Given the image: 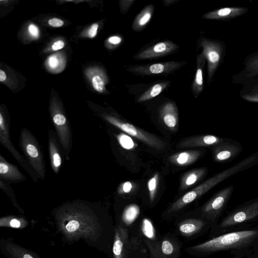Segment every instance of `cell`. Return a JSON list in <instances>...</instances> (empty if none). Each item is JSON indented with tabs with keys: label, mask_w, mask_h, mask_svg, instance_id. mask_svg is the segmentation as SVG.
Segmentation results:
<instances>
[{
	"label": "cell",
	"mask_w": 258,
	"mask_h": 258,
	"mask_svg": "<svg viewBox=\"0 0 258 258\" xmlns=\"http://www.w3.org/2000/svg\"><path fill=\"white\" fill-rule=\"evenodd\" d=\"M54 217L57 229L69 241L82 239L97 246L104 228L94 203L82 200L68 202L58 207Z\"/></svg>",
	"instance_id": "obj_1"
},
{
	"label": "cell",
	"mask_w": 258,
	"mask_h": 258,
	"mask_svg": "<svg viewBox=\"0 0 258 258\" xmlns=\"http://www.w3.org/2000/svg\"><path fill=\"white\" fill-rule=\"evenodd\" d=\"M251 160L246 157L234 165L213 175L179 198L170 207L168 213L176 212L208 192L227 178L251 168Z\"/></svg>",
	"instance_id": "obj_2"
},
{
	"label": "cell",
	"mask_w": 258,
	"mask_h": 258,
	"mask_svg": "<svg viewBox=\"0 0 258 258\" xmlns=\"http://www.w3.org/2000/svg\"><path fill=\"white\" fill-rule=\"evenodd\" d=\"M258 235L257 230H244L227 233L191 247L201 252H211L246 246Z\"/></svg>",
	"instance_id": "obj_3"
},
{
	"label": "cell",
	"mask_w": 258,
	"mask_h": 258,
	"mask_svg": "<svg viewBox=\"0 0 258 258\" xmlns=\"http://www.w3.org/2000/svg\"><path fill=\"white\" fill-rule=\"evenodd\" d=\"M21 148L29 163L41 179L46 175L43 155L35 137L26 128L22 129L19 139Z\"/></svg>",
	"instance_id": "obj_4"
},
{
	"label": "cell",
	"mask_w": 258,
	"mask_h": 258,
	"mask_svg": "<svg viewBox=\"0 0 258 258\" xmlns=\"http://www.w3.org/2000/svg\"><path fill=\"white\" fill-rule=\"evenodd\" d=\"M103 117L109 123L120 129L126 134L137 138L148 146L158 151L164 149L166 146L165 143L157 136L147 132L130 123L108 114H104Z\"/></svg>",
	"instance_id": "obj_5"
},
{
	"label": "cell",
	"mask_w": 258,
	"mask_h": 258,
	"mask_svg": "<svg viewBox=\"0 0 258 258\" xmlns=\"http://www.w3.org/2000/svg\"><path fill=\"white\" fill-rule=\"evenodd\" d=\"M200 45L207 62L208 81L209 83L212 81L222 62L225 52V45L218 40L203 38L200 40Z\"/></svg>",
	"instance_id": "obj_6"
},
{
	"label": "cell",
	"mask_w": 258,
	"mask_h": 258,
	"mask_svg": "<svg viewBox=\"0 0 258 258\" xmlns=\"http://www.w3.org/2000/svg\"><path fill=\"white\" fill-rule=\"evenodd\" d=\"M186 63L183 61H168L131 66L127 70L140 76L166 75L178 70Z\"/></svg>",
	"instance_id": "obj_7"
},
{
	"label": "cell",
	"mask_w": 258,
	"mask_h": 258,
	"mask_svg": "<svg viewBox=\"0 0 258 258\" xmlns=\"http://www.w3.org/2000/svg\"><path fill=\"white\" fill-rule=\"evenodd\" d=\"M233 189L234 186L231 185L217 192L203 207L204 216L210 219L215 218L225 208Z\"/></svg>",
	"instance_id": "obj_8"
},
{
	"label": "cell",
	"mask_w": 258,
	"mask_h": 258,
	"mask_svg": "<svg viewBox=\"0 0 258 258\" xmlns=\"http://www.w3.org/2000/svg\"><path fill=\"white\" fill-rule=\"evenodd\" d=\"M258 217V198L249 202L225 218L221 227H230Z\"/></svg>",
	"instance_id": "obj_9"
},
{
	"label": "cell",
	"mask_w": 258,
	"mask_h": 258,
	"mask_svg": "<svg viewBox=\"0 0 258 258\" xmlns=\"http://www.w3.org/2000/svg\"><path fill=\"white\" fill-rule=\"evenodd\" d=\"M150 258H177L179 254V247L175 242L169 238L152 242L145 240Z\"/></svg>",
	"instance_id": "obj_10"
},
{
	"label": "cell",
	"mask_w": 258,
	"mask_h": 258,
	"mask_svg": "<svg viewBox=\"0 0 258 258\" xmlns=\"http://www.w3.org/2000/svg\"><path fill=\"white\" fill-rule=\"evenodd\" d=\"M178 49V46L170 40L159 42L138 52L134 58L136 60H144L165 56L174 52Z\"/></svg>",
	"instance_id": "obj_11"
},
{
	"label": "cell",
	"mask_w": 258,
	"mask_h": 258,
	"mask_svg": "<svg viewBox=\"0 0 258 258\" xmlns=\"http://www.w3.org/2000/svg\"><path fill=\"white\" fill-rule=\"evenodd\" d=\"M212 147L213 159L219 163L232 160L242 151V147L238 143L228 139Z\"/></svg>",
	"instance_id": "obj_12"
},
{
	"label": "cell",
	"mask_w": 258,
	"mask_h": 258,
	"mask_svg": "<svg viewBox=\"0 0 258 258\" xmlns=\"http://www.w3.org/2000/svg\"><path fill=\"white\" fill-rule=\"evenodd\" d=\"M0 142L19 164L26 169V162L24 161L21 155L15 149L11 141L9 125L2 112H0Z\"/></svg>",
	"instance_id": "obj_13"
},
{
	"label": "cell",
	"mask_w": 258,
	"mask_h": 258,
	"mask_svg": "<svg viewBox=\"0 0 258 258\" xmlns=\"http://www.w3.org/2000/svg\"><path fill=\"white\" fill-rule=\"evenodd\" d=\"M226 139L212 135L194 136L182 140L178 146L179 148L213 147Z\"/></svg>",
	"instance_id": "obj_14"
},
{
	"label": "cell",
	"mask_w": 258,
	"mask_h": 258,
	"mask_svg": "<svg viewBox=\"0 0 258 258\" xmlns=\"http://www.w3.org/2000/svg\"><path fill=\"white\" fill-rule=\"evenodd\" d=\"M244 7H225L209 12L202 16V18L208 20L227 21L238 17L247 12Z\"/></svg>",
	"instance_id": "obj_15"
},
{
	"label": "cell",
	"mask_w": 258,
	"mask_h": 258,
	"mask_svg": "<svg viewBox=\"0 0 258 258\" xmlns=\"http://www.w3.org/2000/svg\"><path fill=\"white\" fill-rule=\"evenodd\" d=\"M127 230L121 225L115 230L114 239L112 247L114 258H125L128 244Z\"/></svg>",
	"instance_id": "obj_16"
},
{
	"label": "cell",
	"mask_w": 258,
	"mask_h": 258,
	"mask_svg": "<svg viewBox=\"0 0 258 258\" xmlns=\"http://www.w3.org/2000/svg\"><path fill=\"white\" fill-rule=\"evenodd\" d=\"M244 65L243 70L234 77V81L239 83L258 77V52L248 56L244 60Z\"/></svg>",
	"instance_id": "obj_17"
},
{
	"label": "cell",
	"mask_w": 258,
	"mask_h": 258,
	"mask_svg": "<svg viewBox=\"0 0 258 258\" xmlns=\"http://www.w3.org/2000/svg\"><path fill=\"white\" fill-rule=\"evenodd\" d=\"M1 247L4 254L9 258H39L32 252L11 241H1Z\"/></svg>",
	"instance_id": "obj_18"
},
{
	"label": "cell",
	"mask_w": 258,
	"mask_h": 258,
	"mask_svg": "<svg viewBox=\"0 0 258 258\" xmlns=\"http://www.w3.org/2000/svg\"><path fill=\"white\" fill-rule=\"evenodd\" d=\"M0 178L1 180L20 181L25 180L26 177L17 166L7 162L1 154Z\"/></svg>",
	"instance_id": "obj_19"
},
{
	"label": "cell",
	"mask_w": 258,
	"mask_h": 258,
	"mask_svg": "<svg viewBox=\"0 0 258 258\" xmlns=\"http://www.w3.org/2000/svg\"><path fill=\"white\" fill-rule=\"evenodd\" d=\"M160 116L165 125L171 130H175L178 123L177 108L172 102L165 103L161 107Z\"/></svg>",
	"instance_id": "obj_20"
},
{
	"label": "cell",
	"mask_w": 258,
	"mask_h": 258,
	"mask_svg": "<svg viewBox=\"0 0 258 258\" xmlns=\"http://www.w3.org/2000/svg\"><path fill=\"white\" fill-rule=\"evenodd\" d=\"M206 63V59L203 53L201 52L198 54L196 59V71L194 81L191 85V90L196 97H197L203 90V74Z\"/></svg>",
	"instance_id": "obj_21"
},
{
	"label": "cell",
	"mask_w": 258,
	"mask_h": 258,
	"mask_svg": "<svg viewBox=\"0 0 258 258\" xmlns=\"http://www.w3.org/2000/svg\"><path fill=\"white\" fill-rule=\"evenodd\" d=\"M201 154L202 152L199 150L185 151L171 155L168 160L175 165L185 166L195 162Z\"/></svg>",
	"instance_id": "obj_22"
},
{
	"label": "cell",
	"mask_w": 258,
	"mask_h": 258,
	"mask_svg": "<svg viewBox=\"0 0 258 258\" xmlns=\"http://www.w3.org/2000/svg\"><path fill=\"white\" fill-rule=\"evenodd\" d=\"M242 84L241 98L248 102L258 103V77L247 80Z\"/></svg>",
	"instance_id": "obj_23"
},
{
	"label": "cell",
	"mask_w": 258,
	"mask_h": 258,
	"mask_svg": "<svg viewBox=\"0 0 258 258\" xmlns=\"http://www.w3.org/2000/svg\"><path fill=\"white\" fill-rule=\"evenodd\" d=\"M154 11V7L149 4L145 7L134 19L132 29L137 32L143 30L150 21Z\"/></svg>",
	"instance_id": "obj_24"
},
{
	"label": "cell",
	"mask_w": 258,
	"mask_h": 258,
	"mask_svg": "<svg viewBox=\"0 0 258 258\" xmlns=\"http://www.w3.org/2000/svg\"><path fill=\"white\" fill-rule=\"evenodd\" d=\"M48 143L51 167L55 173L57 174L61 165L62 159L56 140L51 132L49 134Z\"/></svg>",
	"instance_id": "obj_25"
},
{
	"label": "cell",
	"mask_w": 258,
	"mask_h": 258,
	"mask_svg": "<svg viewBox=\"0 0 258 258\" xmlns=\"http://www.w3.org/2000/svg\"><path fill=\"white\" fill-rule=\"evenodd\" d=\"M206 168H199L185 173L181 178L180 189L185 190L200 180L206 174Z\"/></svg>",
	"instance_id": "obj_26"
},
{
	"label": "cell",
	"mask_w": 258,
	"mask_h": 258,
	"mask_svg": "<svg viewBox=\"0 0 258 258\" xmlns=\"http://www.w3.org/2000/svg\"><path fill=\"white\" fill-rule=\"evenodd\" d=\"M205 225L200 219H188L182 221L178 226L179 231L184 235L190 236L199 231Z\"/></svg>",
	"instance_id": "obj_27"
},
{
	"label": "cell",
	"mask_w": 258,
	"mask_h": 258,
	"mask_svg": "<svg viewBox=\"0 0 258 258\" xmlns=\"http://www.w3.org/2000/svg\"><path fill=\"white\" fill-rule=\"evenodd\" d=\"M169 84V82L167 81L154 84L138 98V102H144L157 96L167 88Z\"/></svg>",
	"instance_id": "obj_28"
},
{
	"label": "cell",
	"mask_w": 258,
	"mask_h": 258,
	"mask_svg": "<svg viewBox=\"0 0 258 258\" xmlns=\"http://www.w3.org/2000/svg\"><path fill=\"white\" fill-rule=\"evenodd\" d=\"M140 212L139 207L135 204H130L124 209L122 214V220L123 223L130 225L138 217Z\"/></svg>",
	"instance_id": "obj_29"
},
{
	"label": "cell",
	"mask_w": 258,
	"mask_h": 258,
	"mask_svg": "<svg viewBox=\"0 0 258 258\" xmlns=\"http://www.w3.org/2000/svg\"><path fill=\"white\" fill-rule=\"evenodd\" d=\"M26 224V222L23 218L13 217H3L0 220L1 226H9L15 228L24 227Z\"/></svg>",
	"instance_id": "obj_30"
},
{
	"label": "cell",
	"mask_w": 258,
	"mask_h": 258,
	"mask_svg": "<svg viewBox=\"0 0 258 258\" xmlns=\"http://www.w3.org/2000/svg\"><path fill=\"white\" fill-rule=\"evenodd\" d=\"M141 230L143 234L148 238L154 240L156 238L155 229L152 222L148 218L143 219Z\"/></svg>",
	"instance_id": "obj_31"
},
{
	"label": "cell",
	"mask_w": 258,
	"mask_h": 258,
	"mask_svg": "<svg viewBox=\"0 0 258 258\" xmlns=\"http://www.w3.org/2000/svg\"><path fill=\"white\" fill-rule=\"evenodd\" d=\"M119 145L124 149L132 150L136 148L137 145L127 134L120 133L116 136Z\"/></svg>",
	"instance_id": "obj_32"
},
{
	"label": "cell",
	"mask_w": 258,
	"mask_h": 258,
	"mask_svg": "<svg viewBox=\"0 0 258 258\" xmlns=\"http://www.w3.org/2000/svg\"><path fill=\"white\" fill-rule=\"evenodd\" d=\"M159 174L158 173H155L149 179L147 182L149 199L151 202H152L154 200L156 195L159 182Z\"/></svg>",
	"instance_id": "obj_33"
},
{
	"label": "cell",
	"mask_w": 258,
	"mask_h": 258,
	"mask_svg": "<svg viewBox=\"0 0 258 258\" xmlns=\"http://www.w3.org/2000/svg\"><path fill=\"white\" fill-rule=\"evenodd\" d=\"M92 84L96 91L102 92L104 89L105 81L101 76L95 75L92 79Z\"/></svg>",
	"instance_id": "obj_34"
},
{
	"label": "cell",
	"mask_w": 258,
	"mask_h": 258,
	"mask_svg": "<svg viewBox=\"0 0 258 258\" xmlns=\"http://www.w3.org/2000/svg\"><path fill=\"white\" fill-rule=\"evenodd\" d=\"M133 188V183L131 181H125L119 186L118 192L119 194H125L130 192Z\"/></svg>",
	"instance_id": "obj_35"
},
{
	"label": "cell",
	"mask_w": 258,
	"mask_h": 258,
	"mask_svg": "<svg viewBox=\"0 0 258 258\" xmlns=\"http://www.w3.org/2000/svg\"><path fill=\"white\" fill-rule=\"evenodd\" d=\"M135 0H122L120 1V8L121 12L123 14L127 12Z\"/></svg>",
	"instance_id": "obj_36"
},
{
	"label": "cell",
	"mask_w": 258,
	"mask_h": 258,
	"mask_svg": "<svg viewBox=\"0 0 258 258\" xmlns=\"http://www.w3.org/2000/svg\"><path fill=\"white\" fill-rule=\"evenodd\" d=\"M107 41L110 45L118 46L122 43L123 39L122 37L120 36L114 35L110 37Z\"/></svg>",
	"instance_id": "obj_37"
},
{
	"label": "cell",
	"mask_w": 258,
	"mask_h": 258,
	"mask_svg": "<svg viewBox=\"0 0 258 258\" xmlns=\"http://www.w3.org/2000/svg\"><path fill=\"white\" fill-rule=\"evenodd\" d=\"M28 31L30 35L35 38H37L39 35V30L38 27L33 24L29 26Z\"/></svg>",
	"instance_id": "obj_38"
},
{
	"label": "cell",
	"mask_w": 258,
	"mask_h": 258,
	"mask_svg": "<svg viewBox=\"0 0 258 258\" xmlns=\"http://www.w3.org/2000/svg\"><path fill=\"white\" fill-rule=\"evenodd\" d=\"M48 23L50 26L53 27H60L64 24L62 20L56 18L49 19Z\"/></svg>",
	"instance_id": "obj_39"
},
{
	"label": "cell",
	"mask_w": 258,
	"mask_h": 258,
	"mask_svg": "<svg viewBox=\"0 0 258 258\" xmlns=\"http://www.w3.org/2000/svg\"><path fill=\"white\" fill-rule=\"evenodd\" d=\"M98 27V24L97 23L91 25L88 32L89 37L93 38L96 36Z\"/></svg>",
	"instance_id": "obj_40"
},
{
	"label": "cell",
	"mask_w": 258,
	"mask_h": 258,
	"mask_svg": "<svg viewBox=\"0 0 258 258\" xmlns=\"http://www.w3.org/2000/svg\"><path fill=\"white\" fill-rule=\"evenodd\" d=\"M64 46V43L62 40H58L55 41L52 44L51 48L53 50H57L62 49Z\"/></svg>",
	"instance_id": "obj_41"
},
{
	"label": "cell",
	"mask_w": 258,
	"mask_h": 258,
	"mask_svg": "<svg viewBox=\"0 0 258 258\" xmlns=\"http://www.w3.org/2000/svg\"><path fill=\"white\" fill-rule=\"evenodd\" d=\"M58 59L54 56H51L49 59V63L51 67L55 68L58 64Z\"/></svg>",
	"instance_id": "obj_42"
},
{
	"label": "cell",
	"mask_w": 258,
	"mask_h": 258,
	"mask_svg": "<svg viewBox=\"0 0 258 258\" xmlns=\"http://www.w3.org/2000/svg\"><path fill=\"white\" fill-rule=\"evenodd\" d=\"M178 1V0H164L163 3L165 6H169L170 5L175 4Z\"/></svg>",
	"instance_id": "obj_43"
},
{
	"label": "cell",
	"mask_w": 258,
	"mask_h": 258,
	"mask_svg": "<svg viewBox=\"0 0 258 258\" xmlns=\"http://www.w3.org/2000/svg\"><path fill=\"white\" fill-rule=\"evenodd\" d=\"M7 79V75L5 72L2 70H0V81L4 82Z\"/></svg>",
	"instance_id": "obj_44"
}]
</instances>
